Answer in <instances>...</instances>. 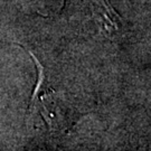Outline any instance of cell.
Masks as SVG:
<instances>
[{"label": "cell", "instance_id": "obj_1", "mask_svg": "<svg viewBox=\"0 0 151 151\" xmlns=\"http://www.w3.org/2000/svg\"><path fill=\"white\" fill-rule=\"evenodd\" d=\"M93 16L100 30L106 37H113L122 29V18L109 0H93Z\"/></svg>", "mask_w": 151, "mask_h": 151}]
</instances>
